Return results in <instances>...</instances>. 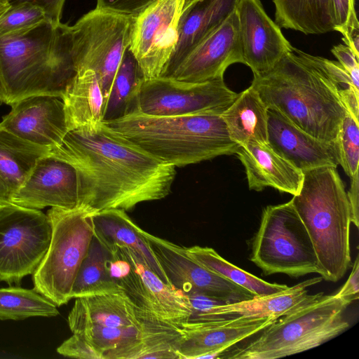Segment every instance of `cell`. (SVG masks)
Wrapping results in <instances>:
<instances>
[{
  "label": "cell",
  "instance_id": "cell-16",
  "mask_svg": "<svg viewBox=\"0 0 359 359\" xmlns=\"http://www.w3.org/2000/svg\"><path fill=\"white\" fill-rule=\"evenodd\" d=\"M238 62L243 64V59L235 10L164 76L194 83L222 79L226 69Z\"/></svg>",
  "mask_w": 359,
  "mask_h": 359
},
{
  "label": "cell",
  "instance_id": "cell-2",
  "mask_svg": "<svg viewBox=\"0 0 359 359\" xmlns=\"http://www.w3.org/2000/svg\"><path fill=\"white\" fill-rule=\"evenodd\" d=\"M250 86L268 109L317 139L337 142L348 113L319 56L293 47L271 70L254 75Z\"/></svg>",
  "mask_w": 359,
  "mask_h": 359
},
{
  "label": "cell",
  "instance_id": "cell-40",
  "mask_svg": "<svg viewBox=\"0 0 359 359\" xmlns=\"http://www.w3.org/2000/svg\"><path fill=\"white\" fill-rule=\"evenodd\" d=\"M156 0H97L96 8L135 18Z\"/></svg>",
  "mask_w": 359,
  "mask_h": 359
},
{
  "label": "cell",
  "instance_id": "cell-21",
  "mask_svg": "<svg viewBox=\"0 0 359 359\" xmlns=\"http://www.w3.org/2000/svg\"><path fill=\"white\" fill-rule=\"evenodd\" d=\"M236 154L245 168L250 189L260 191L270 187L293 196L299 193L303 172L276 152L269 143L240 146Z\"/></svg>",
  "mask_w": 359,
  "mask_h": 359
},
{
  "label": "cell",
  "instance_id": "cell-14",
  "mask_svg": "<svg viewBox=\"0 0 359 359\" xmlns=\"http://www.w3.org/2000/svg\"><path fill=\"white\" fill-rule=\"evenodd\" d=\"M142 233L171 285L185 294L199 293L225 304L255 297L244 287L203 266L188 254L187 248L142 229Z\"/></svg>",
  "mask_w": 359,
  "mask_h": 359
},
{
  "label": "cell",
  "instance_id": "cell-13",
  "mask_svg": "<svg viewBox=\"0 0 359 359\" xmlns=\"http://www.w3.org/2000/svg\"><path fill=\"white\" fill-rule=\"evenodd\" d=\"M187 0H156L135 18L129 48L144 79L161 76L173 54Z\"/></svg>",
  "mask_w": 359,
  "mask_h": 359
},
{
  "label": "cell",
  "instance_id": "cell-22",
  "mask_svg": "<svg viewBox=\"0 0 359 359\" xmlns=\"http://www.w3.org/2000/svg\"><path fill=\"white\" fill-rule=\"evenodd\" d=\"M239 0H187L180 17L178 39L161 76L170 72L198 43L236 10Z\"/></svg>",
  "mask_w": 359,
  "mask_h": 359
},
{
  "label": "cell",
  "instance_id": "cell-34",
  "mask_svg": "<svg viewBox=\"0 0 359 359\" xmlns=\"http://www.w3.org/2000/svg\"><path fill=\"white\" fill-rule=\"evenodd\" d=\"M57 306L34 289L0 288V320H20L30 317H55Z\"/></svg>",
  "mask_w": 359,
  "mask_h": 359
},
{
  "label": "cell",
  "instance_id": "cell-17",
  "mask_svg": "<svg viewBox=\"0 0 359 359\" xmlns=\"http://www.w3.org/2000/svg\"><path fill=\"white\" fill-rule=\"evenodd\" d=\"M276 317H222L189 320L181 325L184 339L178 359L218 358L236 344L275 322Z\"/></svg>",
  "mask_w": 359,
  "mask_h": 359
},
{
  "label": "cell",
  "instance_id": "cell-39",
  "mask_svg": "<svg viewBox=\"0 0 359 359\" xmlns=\"http://www.w3.org/2000/svg\"><path fill=\"white\" fill-rule=\"evenodd\" d=\"M57 352L65 357L77 359H104V353L97 349L83 336L73 333L57 348Z\"/></svg>",
  "mask_w": 359,
  "mask_h": 359
},
{
  "label": "cell",
  "instance_id": "cell-4",
  "mask_svg": "<svg viewBox=\"0 0 359 359\" xmlns=\"http://www.w3.org/2000/svg\"><path fill=\"white\" fill-rule=\"evenodd\" d=\"M104 123L175 167L231 155L240 147L231 139L221 114L159 116L137 111Z\"/></svg>",
  "mask_w": 359,
  "mask_h": 359
},
{
  "label": "cell",
  "instance_id": "cell-12",
  "mask_svg": "<svg viewBox=\"0 0 359 359\" xmlns=\"http://www.w3.org/2000/svg\"><path fill=\"white\" fill-rule=\"evenodd\" d=\"M238 95L226 86L224 79L195 83L165 76L143 79L137 94V111L159 116L222 114Z\"/></svg>",
  "mask_w": 359,
  "mask_h": 359
},
{
  "label": "cell",
  "instance_id": "cell-43",
  "mask_svg": "<svg viewBox=\"0 0 359 359\" xmlns=\"http://www.w3.org/2000/svg\"><path fill=\"white\" fill-rule=\"evenodd\" d=\"M331 51L348 74L356 69H359V58L355 56L353 51L348 46L339 44L334 46Z\"/></svg>",
  "mask_w": 359,
  "mask_h": 359
},
{
  "label": "cell",
  "instance_id": "cell-15",
  "mask_svg": "<svg viewBox=\"0 0 359 359\" xmlns=\"http://www.w3.org/2000/svg\"><path fill=\"white\" fill-rule=\"evenodd\" d=\"M243 64L253 75L271 70L293 46L266 13L260 0H239L236 8Z\"/></svg>",
  "mask_w": 359,
  "mask_h": 359
},
{
  "label": "cell",
  "instance_id": "cell-26",
  "mask_svg": "<svg viewBox=\"0 0 359 359\" xmlns=\"http://www.w3.org/2000/svg\"><path fill=\"white\" fill-rule=\"evenodd\" d=\"M141 321L137 337L104 353V359H178L184 339L181 326L137 315Z\"/></svg>",
  "mask_w": 359,
  "mask_h": 359
},
{
  "label": "cell",
  "instance_id": "cell-9",
  "mask_svg": "<svg viewBox=\"0 0 359 359\" xmlns=\"http://www.w3.org/2000/svg\"><path fill=\"white\" fill-rule=\"evenodd\" d=\"M133 21V17L95 8L71 26L76 70L90 69L95 73L105 104L130 45Z\"/></svg>",
  "mask_w": 359,
  "mask_h": 359
},
{
  "label": "cell",
  "instance_id": "cell-35",
  "mask_svg": "<svg viewBox=\"0 0 359 359\" xmlns=\"http://www.w3.org/2000/svg\"><path fill=\"white\" fill-rule=\"evenodd\" d=\"M46 19L44 11L37 6L29 3L11 6L0 15V36L26 32Z\"/></svg>",
  "mask_w": 359,
  "mask_h": 359
},
{
  "label": "cell",
  "instance_id": "cell-6",
  "mask_svg": "<svg viewBox=\"0 0 359 359\" xmlns=\"http://www.w3.org/2000/svg\"><path fill=\"white\" fill-rule=\"evenodd\" d=\"M351 303L336 294H310L263 329L254 340L230 352L225 351L228 353L223 358L275 359L315 348L348 328L344 313Z\"/></svg>",
  "mask_w": 359,
  "mask_h": 359
},
{
  "label": "cell",
  "instance_id": "cell-10",
  "mask_svg": "<svg viewBox=\"0 0 359 359\" xmlns=\"http://www.w3.org/2000/svg\"><path fill=\"white\" fill-rule=\"evenodd\" d=\"M111 252L109 270L135 313L181 326L191 314L188 296L161 279L127 248Z\"/></svg>",
  "mask_w": 359,
  "mask_h": 359
},
{
  "label": "cell",
  "instance_id": "cell-38",
  "mask_svg": "<svg viewBox=\"0 0 359 359\" xmlns=\"http://www.w3.org/2000/svg\"><path fill=\"white\" fill-rule=\"evenodd\" d=\"M139 327L95 325L84 328L76 334L83 336L104 355L107 351L133 340Z\"/></svg>",
  "mask_w": 359,
  "mask_h": 359
},
{
  "label": "cell",
  "instance_id": "cell-23",
  "mask_svg": "<svg viewBox=\"0 0 359 359\" xmlns=\"http://www.w3.org/2000/svg\"><path fill=\"white\" fill-rule=\"evenodd\" d=\"M67 321L72 333L95 325L139 327L141 325L133 305L122 290L76 298Z\"/></svg>",
  "mask_w": 359,
  "mask_h": 359
},
{
  "label": "cell",
  "instance_id": "cell-19",
  "mask_svg": "<svg viewBox=\"0 0 359 359\" xmlns=\"http://www.w3.org/2000/svg\"><path fill=\"white\" fill-rule=\"evenodd\" d=\"M12 203L38 210L46 207L77 208L79 179L75 167L50 153L43 156Z\"/></svg>",
  "mask_w": 359,
  "mask_h": 359
},
{
  "label": "cell",
  "instance_id": "cell-45",
  "mask_svg": "<svg viewBox=\"0 0 359 359\" xmlns=\"http://www.w3.org/2000/svg\"><path fill=\"white\" fill-rule=\"evenodd\" d=\"M358 170L351 177V187L347 192L351 209V223L358 228L359 226V180Z\"/></svg>",
  "mask_w": 359,
  "mask_h": 359
},
{
  "label": "cell",
  "instance_id": "cell-30",
  "mask_svg": "<svg viewBox=\"0 0 359 359\" xmlns=\"http://www.w3.org/2000/svg\"><path fill=\"white\" fill-rule=\"evenodd\" d=\"M276 23L282 28L305 34L334 30L330 0H272Z\"/></svg>",
  "mask_w": 359,
  "mask_h": 359
},
{
  "label": "cell",
  "instance_id": "cell-18",
  "mask_svg": "<svg viewBox=\"0 0 359 359\" xmlns=\"http://www.w3.org/2000/svg\"><path fill=\"white\" fill-rule=\"evenodd\" d=\"M11 107L0 126L25 141L50 151L60 144L69 131L65 104L59 97L30 96Z\"/></svg>",
  "mask_w": 359,
  "mask_h": 359
},
{
  "label": "cell",
  "instance_id": "cell-47",
  "mask_svg": "<svg viewBox=\"0 0 359 359\" xmlns=\"http://www.w3.org/2000/svg\"><path fill=\"white\" fill-rule=\"evenodd\" d=\"M1 93H2V86H1V78H0V96L1 95Z\"/></svg>",
  "mask_w": 359,
  "mask_h": 359
},
{
  "label": "cell",
  "instance_id": "cell-7",
  "mask_svg": "<svg viewBox=\"0 0 359 359\" xmlns=\"http://www.w3.org/2000/svg\"><path fill=\"white\" fill-rule=\"evenodd\" d=\"M48 249L33 274L34 290L57 307L71 299L73 285L94 236L91 214L81 208H51Z\"/></svg>",
  "mask_w": 359,
  "mask_h": 359
},
{
  "label": "cell",
  "instance_id": "cell-29",
  "mask_svg": "<svg viewBox=\"0 0 359 359\" xmlns=\"http://www.w3.org/2000/svg\"><path fill=\"white\" fill-rule=\"evenodd\" d=\"M61 99L69 130L103 122L104 97L93 70L77 72Z\"/></svg>",
  "mask_w": 359,
  "mask_h": 359
},
{
  "label": "cell",
  "instance_id": "cell-32",
  "mask_svg": "<svg viewBox=\"0 0 359 359\" xmlns=\"http://www.w3.org/2000/svg\"><path fill=\"white\" fill-rule=\"evenodd\" d=\"M111 252L95 235L76 277L71 299L87 295L121 291L111 275Z\"/></svg>",
  "mask_w": 359,
  "mask_h": 359
},
{
  "label": "cell",
  "instance_id": "cell-31",
  "mask_svg": "<svg viewBox=\"0 0 359 359\" xmlns=\"http://www.w3.org/2000/svg\"><path fill=\"white\" fill-rule=\"evenodd\" d=\"M143 79L138 63L128 46L107 99L103 122L116 120L137 111V94Z\"/></svg>",
  "mask_w": 359,
  "mask_h": 359
},
{
  "label": "cell",
  "instance_id": "cell-33",
  "mask_svg": "<svg viewBox=\"0 0 359 359\" xmlns=\"http://www.w3.org/2000/svg\"><path fill=\"white\" fill-rule=\"evenodd\" d=\"M188 254L208 270L241 286L255 296L283 291L287 285L265 281L233 265L221 257L213 248L198 245L187 248Z\"/></svg>",
  "mask_w": 359,
  "mask_h": 359
},
{
  "label": "cell",
  "instance_id": "cell-44",
  "mask_svg": "<svg viewBox=\"0 0 359 359\" xmlns=\"http://www.w3.org/2000/svg\"><path fill=\"white\" fill-rule=\"evenodd\" d=\"M339 98L344 106L347 113L350 114L354 120L359 123V90L351 86L338 92Z\"/></svg>",
  "mask_w": 359,
  "mask_h": 359
},
{
  "label": "cell",
  "instance_id": "cell-3",
  "mask_svg": "<svg viewBox=\"0 0 359 359\" xmlns=\"http://www.w3.org/2000/svg\"><path fill=\"white\" fill-rule=\"evenodd\" d=\"M71 26L45 20L32 29L0 36V102L47 95L62 97L76 74Z\"/></svg>",
  "mask_w": 359,
  "mask_h": 359
},
{
  "label": "cell",
  "instance_id": "cell-24",
  "mask_svg": "<svg viewBox=\"0 0 359 359\" xmlns=\"http://www.w3.org/2000/svg\"><path fill=\"white\" fill-rule=\"evenodd\" d=\"M49 153L48 148L25 141L0 126V207L13 203L37 161Z\"/></svg>",
  "mask_w": 359,
  "mask_h": 359
},
{
  "label": "cell",
  "instance_id": "cell-46",
  "mask_svg": "<svg viewBox=\"0 0 359 359\" xmlns=\"http://www.w3.org/2000/svg\"><path fill=\"white\" fill-rule=\"evenodd\" d=\"M11 6L8 0H0V15Z\"/></svg>",
  "mask_w": 359,
  "mask_h": 359
},
{
  "label": "cell",
  "instance_id": "cell-8",
  "mask_svg": "<svg viewBox=\"0 0 359 359\" xmlns=\"http://www.w3.org/2000/svg\"><path fill=\"white\" fill-rule=\"evenodd\" d=\"M250 259L265 275L319 274L311 240L291 201L263 210Z\"/></svg>",
  "mask_w": 359,
  "mask_h": 359
},
{
  "label": "cell",
  "instance_id": "cell-5",
  "mask_svg": "<svg viewBox=\"0 0 359 359\" xmlns=\"http://www.w3.org/2000/svg\"><path fill=\"white\" fill-rule=\"evenodd\" d=\"M303 173L301 189L290 201L311 240L319 275L335 283L351 264L347 193L336 167L320 166Z\"/></svg>",
  "mask_w": 359,
  "mask_h": 359
},
{
  "label": "cell",
  "instance_id": "cell-27",
  "mask_svg": "<svg viewBox=\"0 0 359 359\" xmlns=\"http://www.w3.org/2000/svg\"><path fill=\"white\" fill-rule=\"evenodd\" d=\"M322 279L321 276L315 277L276 293L255 296L252 299L236 303L215 306L206 313L189 320L234 316L279 318L306 300L310 296L307 288L318 284Z\"/></svg>",
  "mask_w": 359,
  "mask_h": 359
},
{
  "label": "cell",
  "instance_id": "cell-41",
  "mask_svg": "<svg viewBox=\"0 0 359 359\" xmlns=\"http://www.w3.org/2000/svg\"><path fill=\"white\" fill-rule=\"evenodd\" d=\"M11 6L29 3L41 8L48 20L61 22L62 13L65 0H8Z\"/></svg>",
  "mask_w": 359,
  "mask_h": 359
},
{
  "label": "cell",
  "instance_id": "cell-37",
  "mask_svg": "<svg viewBox=\"0 0 359 359\" xmlns=\"http://www.w3.org/2000/svg\"><path fill=\"white\" fill-rule=\"evenodd\" d=\"M334 30L343 35V41L359 58V22L355 0H330Z\"/></svg>",
  "mask_w": 359,
  "mask_h": 359
},
{
  "label": "cell",
  "instance_id": "cell-28",
  "mask_svg": "<svg viewBox=\"0 0 359 359\" xmlns=\"http://www.w3.org/2000/svg\"><path fill=\"white\" fill-rule=\"evenodd\" d=\"M221 116L231 139L240 146L268 143V108L252 86Z\"/></svg>",
  "mask_w": 359,
  "mask_h": 359
},
{
  "label": "cell",
  "instance_id": "cell-36",
  "mask_svg": "<svg viewBox=\"0 0 359 359\" xmlns=\"http://www.w3.org/2000/svg\"><path fill=\"white\" fill-rule=\"evenodd\" d=\"M359 123L347 114L342 120L337 137L339 165L351 178L358 170Z\"/></svg>",
  "mask_w": 359,
  "mask_h": 359
},
{
  "label": "cell",
  "instance_id": "cell-25",
  "mask_svg": "<svg viewBox=\"0 0 359 359\" xmlns=\"http://www.w3.org/2000/svg\"><path fill=\"white\" fill-rule=\"evenodd\" d=\"M95 235L110 250H132L162 280L171 285L140 228L121 209H107L91 214Z\"/></svg>",
  "mask_w": 359,
  "mask_h": 359
},
{
  "label": "cell",
  "instance_id": "cell-20",
  "mask_svg": "<svg viewBox=\"0 0 359 359\" xmlns=\"http://www.w3.org/2000/svg\"><path fill=\"white\" fill-rule=\"evenodd\" d=\"M268 143L294 167L304 172L339 165L338 143L314 137L277 111L268 109Z\"/></svg>",
  "mask_w": 359,
  "mask_h": 359
},
{
  "label": "cell",
  "instance_id": "cell-1",
  "mask_svg": "<svg viewBox=\"0 0 359 359\" xmlns=\"http://www.w3.org/2000/svg\"><path fill=\"white\" fill-rule=\"evenodd\" d=\"M50 153L72 163L79 179L78 207L93 214L130 210L170 192L176 171L104 122L69 130Z\"/></svg>",
  "mask_w": 359,
  "mask_h": 359
},
{
  "label": "cell",
  "instance_id": "cell-42",
  "mask_svg": "<svg viewBox=\"0 0 359 359\" xmlns=\"http://www.w3.org/2000/svg\"><path fill=\"white\" fill-rule=\"evenodd\" d=\"M336 294L352 302L359 297V260L356 257L348 280Z\"/></svg>",
  "mask_w": 359,
  "mask_h": 359
},
{
  "label": "cell",
  "instance_id": "cell-11",
  "mask_svg": "<svg viewBox=\"0 0 359 359\" xmlns=\"http://www.w3.org/2000/svg\"><path fill=\"white\" fill-rule=\"evenodd\" d=\"M50 219L40 210L11 203L0 207V281L19 285L33 275L50 243Z\"/></svg>",
  "mask_w": 359,
  "mask_h": 359
}]
</instances>
